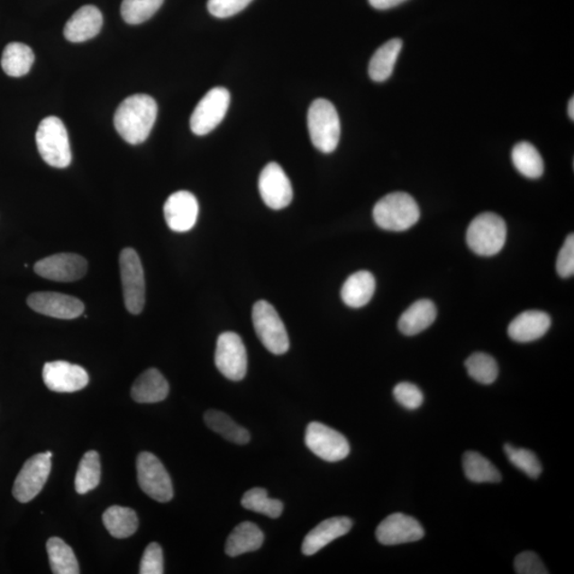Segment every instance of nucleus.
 Returning <instances> with one entry per match:
<instances>
[{
    "label": "nucleus",
    "mask_w": 574,
    "mask_h": 574,
    "mask_svg": "<svg viewBox=\"0 0 574 574\" xmlns=\"http://www.w3.org/2000/svg\"><path fill=\"white\" fill-rule=\"evenodd\" d=\"M51 470V458L46 453H39L28 459L15 478L14 498L22 503L31 502L42 491L49 480Z\"/></svg>",
    "instance_id": "f8f14e48"
},
{
    "label": "nucleus",
    "mask_w": 574,
    "mask_h": 574,
    "mask_svg": "<svg viewBox=\"0 0 574 574\" xmlns=\"http://www.w3.org/2000/svg\"><path fill=\"white\" fill-rule=\"evenodd\" d=\"M52 573L78 574L80 568L73 549L59 537H51L46 543Z\"/></svg>",
    "instance_id": "c85d7f7f"
},
{
    "label": "nucleus",
    "mask_w": 574,
    "mask_h": 574,
    "mask_svg": "<svg viewBox=\"0 0 574 574\" xmlns=\"http://www.w3.org/2000/svg\"><path fill=\"white\" fill-rule=\"evenodd\" d=\"M436 315V306L431 300H418L402 314L398 328L402 334L414 336L428 329L435 322Z\"/></svg>",
    "instance_id": "b1692460"
},
{
    "label": "nucleus",
    "mask_w": 574,
    "mask_h": 574,
    "mask_svg": "<svg viewBox=\"0 0 574 574\" xmlns=\"http://www.w3.org/2000/svg\"><path fill=\"white\" fill-rule=\"evenodd\" d=\"M164 0H123L121 14L130 25H139L157 14Z\"/></svg>",
    "instance_id": "c9c22d12"
},
{
    "label": "nucleus",
    "mask_w": 574,
    "mask_h": 574,
    "mask_svg": "<svg viewBox=\"0 0 574 574\" xmlns=\"http://www.w3.org/2000/svg\"><path fill=\"white\" fill-rule=\"evenodd\" d=\"M305 441L314 454L330 463L345 460L351 453V445L346 437L321 423L307 425Z\"/></svg>",
    "instance_id": "1a4fd4ad"
},
{
    "label": "nucleus",
    "mask_w": 574,
    "mask_h": 574,
    "mask_svg": "<svg viewBox=\"0 0 574 574\" xmlns=\"http://www.w3.org/2000/svg\"><path fill=\"white\" fill-rule=\"evenodd\" d=\"M102 476L99 454L94 450L87 451L81 459L76 473L75 488L77 493L85 495L96 488Z\"/></svg>",
    "instance_id": "473e14b6"
},
{
    "label": "nucleus",
    "mask_w": 574,
    "mask_h": 574,
    "mask_svg": "<svg viewBox=\"0 0 574 574\" xmlns=\"http://www.w3.org/2000/svg\"><path fill=\"white\" fill-rule=\"evenodd\" d=\"M33 62L34 53L26 44L14 42L5 46L2 57V68L8 76L19 78L27 75Z\"/></svg>",
    "instance_id": "cd10ccee"
},
{
    "label": "nucleus",
    "mask_w": 574,
    "mask_h": 574,
    "mask_svg": "<svg viewBox=\"0 0 574 574\" xmlns=\"http://www.w3.org/2000/svg\"><path fill=\"white\" fill-rule=\"evenodd\" d=\"M123 300L126 309L133 315L143 312L145 305V276L143 266L132 248H125L120 256Z\"/></svg>",
    "instance_id": "0eeeda50"
},
{
    "label": "nucleus",
    "mask_w": 574,
    "mask_h": 574,
    "mask_svg": "<svg viewBox=\"0 0 574 574\" xmlns=\"http://www.w3.org/2000/svg\"><path fill=\"white\" fill-rule=\"evenodd\" d=\"M43 380L47 388L52 392L75 393L84 389L90 378L81 366L65 360H56L45 364Z\"/></svg>",
    "instance_id": "2eb2a0df"
},
{
    "label": "nucleus",
    "mask_w": 574,
    "mask_h": 574,
    "mask_svg": "<svg viewBox=\"0 0 574 574\" xmlns=\"http://www.w3.org/2000/svg\"><path fill=\"white\" fill-rule=\"evenodd\" d=\"M352 520L347 517L323 520L305 537L303 553L307 556L316 554L330 542L346 535L352 529Z\"/></svg>",
    "instance_id": "aec40b11"
},
{
    "label": "nucleus",
    "mask_w": 574,
    "mask_h": 574,
    "mask_svg": "<svg viewBox=\"0 0 574 574\" xmlns=\"http://www.w3.org/2000/svg\"><path fill=\"white\" fill-rule=\"evenodd\" d=\"M47 455H49L50 458H52V453L50 451H47L45 452Z\"/></svg>",
    "instance_id": "a18cd8bd"
},
{
    "label": "nucleus",
    "mask_w": 574,
    "mask_h": 574,
    "mask_svg": "<svg viewBox=\"0 0 574 574\" xmlns=\"http://www.w3.org/2000/svg\"><path fill=\"white\" fill-rule=\"evenodd\" d=\"M35 274L56 282H74L82 279L87 271L84 257L75 253H58L34 264Z\"/></svg>",
    "instance_id": "ddd939ff"
},
{
    "label": "nucleus",
    "mask_w": 574,
    "mask_h": 574,
    "mask_svg": "<svg viewBox=\"0 0 574 574\" xmlns=\"http://www.w3.org/2000/svg\"><path fill=\"white\" fill-rule=\"evenodd\" d=\"M252 322L259 340L269 352L282 355L288 351L289 339L286 325L268 301L260 300L253 305Z\"/></svg>",
    "instance_id": "423d86ee"
},
{
    "label": "nucleus",
    "mask_w": 574,
    "mask_h": 574,
    "mask_svg": "<svg viewBox=\"0 0 574 574\" xmlns=\"http://www.w3.org/2000/svg\"><path fill=\"white\" fill-rule=\"evenodd\" d=\"M264 534L257 524L245 522L235 526L226 542V553L231 558L257 551L262 547Z\"/></svg>",
    "instance_id": "393cba45"
},
{
    "label": "nucleus",
    "mask_w": 574,
    "mask_h": 574,
    "mask_svg": "<svg viewBox=\"0 0 574 574\" xmlns=\"http://www.w3.org/2000/svg\"><path fill=\"white\" fill-rule=\"evenodd\" d=\"M556 270L561 278H570L574 274V236L568 235L564 246L560 251Z\"/></svg>",
    "instance_id": "79ce46f5"
},
{
    "label": "nucleus",
    "mask_w": 574,
    "mask_h": 574,
    "mask_svg": "<svg viewBox=\"0 0 574 574\" xmlns=\"http://www.w3.org/2000/svg\"><path fill=\"white\" fill-rule=\"evenodd\" d=\"M515 571L518 574H548L540 556L534 552L520 553L515 560Z\"/></svg>",
    "instance_id": "a19ab883"
},
{
    "label": "nucleus",
    "mask_w": 574,
    "mask_h": 574,
    "mask_svg": "<svg viewBox=\"0 0 574 574\" xmlns=\"http://www.w3.org/2000/svg\"><path fill=\"white\" fill-rule=\"evenodd\" d=\"M140 487L151 499L165 503L173 499V482L155 454L141 452L136 460Z\"/></svg>",
    "instance_id": "6e6552de"
},
{
    "label": "nucleus",
    "mask_w": 574,
    "mask_h": 574,
    "mask_svg": "<svg viewBox=\"0 0 574 574\" xmlns=\"http://www.w3.org/2000/svg\"><path fill=\"white\" fill-rule=\"evenodd\" d=\"M205 423L212 431L231 442L246 445L251 441L250 432L234 423L227 414L221 411L210 410L206 412Z\"/></svg>",
    "instance_id": "c756f323"
},
{
    "label": "nucleus",
    "mask_w": 574,
    "mask_h": 574,
    "mask_svg": "<svg viewBox=\"0 0 574 574\" xmlns=\"http://www.w3.org/2000/svg\"><path fill=\"white\" fill-rule=\"evenodd\" d=\"M369 2L372 8L377 10H388L397 7V5L406 2V0H369Z\"/></svg>",
    "instance_id": "37998d69"
},
{
    "label": "nucleus",
    "mask_w": 574,
    "mask_h": 574,
    "mask_svg": "<svg viewBox=\"0 0 574 574\" xmlns=\"http://www.w3.org/2000/svg\"><path fill=\"white\" fill-rule=\"evenodd\" d=\"M505 452L508 460L518 469L524 471L526 476L532 478H537L541 476L542 471L541 461L538 460L536 454L532 452L531 450L515 448L511 443H506Z\"/></svg>",
    "instance_id": "e433bc0d"
},
{
    "label": "nucleus",
    "mask_w": 574,
    "mask_h": 574,
    "mask_svg": "<svg viewBox=\"0 0 574 574\" xmlns=\"http://www.w3.org/2000/svg\"><path fill=\"white\" fill-rule=\"evenodd\" d=\"M199 205L197 198L187 191L171 194L164 205V216L168 226L175 232H187L197 222Z\"/></svg>",
    "instance_id": "a211bd4d"
},
{
    "label": "nucleus",
    "mask_w": 574,
    "mask_h": 574,
    "mask_svg": "<svg viewBox=\"0 0 574 574\" xmlns=\"http://www.w3.org/2000/svg\"><path fill=\"white\" fill-rule=\"evenodd\" d=\"M312 144L323 153L333 152L341 139V121L333 103L318 98L312 103L307 112Z\"/></svg>",
    "instance_id": "7ed1b4c3"
},
{
    "label": "nucleus",
    "mask_w": 574,
    "mask_h": 574,
    "mask_svg": "<svg viewBox=\"0 0 574 574\" xmlns=\"http://www.w3.org/2000/svg\"><path fill=\"white\" fill-rule=\"evenodd\" d=\"M464 472L469 481L475 483H499L501 473L496 466L475 451H467L463 457Z\"/></svg>",
    "instance_id": "2f4dec72"
},
{
    "label": "nucleus",
    "mask_w": 574,
    "mask_h": 574,
    "mask_svg": "<svg viewBox=\"0 0 574 574\" xmlns=\"http://www.w3.org/2000/svg\"><path fill=\"white\" fill-rule=\"evenodd\" d=\"M35 141L41 157L50 167L65 169L72 162L68 130L60 118H44L40 123Z\"/></svg>",
    "instance_id": "20e7f679"
},
{
    "label": "nucleus",
    "mask_w": 574,
    "mask_h": 574,
    "mask_svg": "<svg viewBox=\"0 0 574 574\" xmlns=\"http://www.w3.org/2000/svg\"><path fill=\"white\" fill-rule=\"evenodd\" d=\"M512 159L519 173L530 179H537L543 174L541 153L528 141H520L513 148Z\"/></svg>",
    "instance_id": "7c9ffc66"
},
{
    "label": "nucleus",
    "mask_w": 574,
    "mask_h": 574,
    "mask_svg": "<svg viewBox=\"0 0 574 574\" xmlns=\"http://www.w3.org/2000/svg\"><path fill=\"white\" fill-rule=\"evenodd\" d=\"M568 115H569L570 120H574V99L573 97L570 99L569 105H568Z\"/></svg>",
    "instance_id": "c03bdc74"
},
{
    "label": "nucleus",
    "mask_w": 574,
    "mask_h": 574,
    "mask_svg": "<svg viewBox=\"0 0 574 574\" xmlns=\"http://www.w3.org/2000/svg\"><path fill=\"white\" fill-rule=\"evenodd\" d=\"M27 304L42 315L59 319H75L85 312V305L78 298L55 292L33 293Z\"/></svg>",
    "instance_id": "dca6fc26"
},
{
    "label": "nucleus",
    "mask_w": 574,
    "mask_h": 574,
    "mask_svg": "<svg viewBox=\"0 0 574 574\" xmlns=\"http://www.w3.org/2000/svg\"><path fill=\"white\" fill-rule=\"evenodd\" d=\"M376 291V279L371 272L360 270L348 278L342 287V299L353 309L365 306Z\"/></svg>",
    "instance_id": "5701e85b"
},
{
    "label": "nucleus",
    "mask_w": 574,
    "mask_h": 574,
    "mask_svg": "<svg viewBox=\"0 0 574 574\" xmlns=\"http://www.w3.org/2000/svg\"><path fill=\"white\" fill-rule=\"evenodd\" d=\"M103 522L106 530L115 538L132 536L139 528L138 515L129 507H109L104 513Z\"/></svg>",
    "instance_id": "bb28decb"
},
{
    "label": "nucleus",
    "mask_w": 574,
    "mask_h": 574,
    "mask_svg": "<svg viewBox=\"0 0 574 574\" xmlns=\"http://www.w3.org/2000/svg\"><path fill=\"white\" fill-rule=\"evenodd\" d=\"M401 50L402 41L400 39H393L389 40L386 44H383L380 49L374 53L369 68L371 80L384 82L392 76Z\"/></svg>",
    "instance_id": "a878e982"
},
{
    "label": "nucleus",
    "mask_w": 574,
    "mask_h": 574,
    "mask_svg": "<svg viewBox=\"0 0 574 574\" xmlns=\"http://www.w3.org/2000/svg\"><path fill=\"white\" fill-rule=\"evenodd\" d=\"M252 0H209L208 10L217 19H227L240 14Z\"/></svg>",
    "instance_id": "ea45409f"
},
{
    "label": "nucleus",
    "mask_w": 574,
    "mask_h": 574,
    "mask_svg": "<svg viewBox=\"0 0 574 574\" xmlns=\"http://www.w3.org/2000/svg\"><path fill=\"white\" fill-rule=\"evenodd\" d=\"M465 366L473 380L485 384V386L493 384L499 375L498 364L493 357L487 353H473L466 360Z\"/></svg>",
    "instance_id": "f704fd0d"
},
{
    "label": "nucleus",
    "mask_w": 574,
    "mask_h": 574,
    "mask_svg": "<svg viewBox=\"0 0 574 574\" xmlns=\"http://www.w3.org/2000/svg\"><path fill=\"white\" fill-rule=\"evenodd\" d=\"M376 536L384 546L414 542L422 540L424 530L415 518L407 515L396 513L389 515L378 524Z\"/></svg>",
    "instance_id": "f3484780"
},
{
    "label": "nucleus",
    "mask_w": 574,
    "mask_h": 574,
    "mask_svg": "<svg viewBox=\"0 0 574 574\" xmlns=\"http://www.w3.org/2000/svg\"><path fill=\"white\" fill-rule=\"evenodd\" d=\"M551 327V317L542 311H525L508 325V336L515 342H531L542 339Z\"/></svg>",
    "instance_id": "412c9836"
},
{
    "label": "nucleus",
    "mask_w": 574,
    "mask_h": 574,
    "mask_svg": "<svg viewBox=\"0 0 574 574\" xmlns=\"http://www.w3.org/2000/svg\"><path fill=\"white\" fill-rule=\"evenodd\" d=\"M230 105L227 88H212L200 100L191 116V129L196 135H205L213 132L226 116Z\"/></svg>",
    "instance_id": "9d476101"
},
{
    "label": "nucleus",
    "mask_w": 574,
    "mask_h": 574,
    "mask_svg": "<svg viewBox=\"0 0 574 574\" xmlns=\"http://www.w3.org/2000/svg\"><path fill=\"white\" fill-rule=\"evenodd\" d=\"M372 215L381 229L402 232L418 223L420 211L411 195L395 192L378 201Z\"/></svg>",
    "instance_id": "f03ea898"
},
{
    "label": "nucleus",
    "mask_w": 574,
    "mask_h": 574,
    "mask_svg": "<svg viewBox=\"0 0 574 574\" xmlns=\"http://www.w3.org/2000/svg\"><path fill=\"white\" fill-rule=\"evenodd\" d=\"M141 574L164 573V558L161 546L157 542L148 544L140 565Z\"/></svg>",
    "instance_id": "58836bf2"
},
{
    "label": "nucleus",
    "mask_w": 574,
    "mask_h": 574,
    "mask_svg": "<svg viewBox=\"0 0 574 574\" xmlns=\"http://www.w3.org/2000/svg\"><path fill=\"white\" fill-rule=\"evenodd\" d=\"M169 386L167 378L156 369H147L136 378L132 396L138 404H157L167 399Z\"/></svg>",
    "instance_id": "4be33fe9"
},
{
    "label": "nucleus",
    "mask_w": 574,
    "mask_h": 574,
    "mask_svg": "<svg viewBox=\"0 0 574 574\" xmlns=\"http://www.w3.org/2000/svg\"><path fill=\"white\" fill-rule=\"evenodd\" d=\"M394 397L407 410H417L424 404V394L415 384L401 382L394 388Z\"/></svg>",
    "instance_id": "4c0bfd02"
},
{
    "label": "nucleus",
    "mask_w": 574,
    "mask_h": 574,
    "mask_svg": "<svg viewBox=\"0 0 574 574\" xmlns=\"http://www.w3.org/2000/svg\"><path fill=\"white\" fill-rule=\"evenodd\" d=\"M215 365L223 377L231 381H241L247 374V351L241 336L224 333L218 336Z\"/></svg>",
    "instance_id": "9b49d317"
},
{
    "label": "nucleus",
    "mask_w": 574,
    "mask_h": 574,
    "mask_svg": "<svg viewBox=\"0 0 574 574\" xmlns=\"http://www.w3.org/2000/svg\"><path fill=\"white\" fill-rule=\"evenodd\" d=\"M104 17L95 5H87L76 11L64 27V37L69 42L82 43L102 31Z\"/></svg>",
    "instance_id": "6ab92c4d"
},
{
    "label": "nucleus",
    "mask_w": 574,
    "mask_h": 574,
    "mask_svg": "<svg viewBox=\"0 0 574 574\" xmlns=\"http://www.w3.org/2000/svg\"><path fill=\"white\" fill-rule=\"evenodd\" d=\"M241 506L248 511L263 514L270 518L280 517L284 510L280 500L269 498L268 490L260 487L248 490L242 496Z\"/></svg>",
    "instance_id": "72a5a7b5"
},
{
    "label": "nucleus",
    "mask_w": 574,
    "mask_h": 574,
    "mask_svg": "<svg viewBox=\"0 0 574 574\" xmlns=\"http://www.w3.org/2000/svg\"><path fill=\"white\" fill-rule=\"evenodd\" d=\"M506 235V223L503 218L495 213L485 212L470 223L466 240L478 256L493 257L505 247Z\"/></svg>",
    "instance_id": "39448f33"
},
{
    "label": "nucleus",
    "mask_w": 574,
    "mask_h": 574,
    "mask_svg": "<svg viewBox=\"0 0 574 574\" xmlns=\"http://www.w3.org/2000/svg\"><path fill=\"white\" fill-rule=\"evenodd\" d=\"M259 189L265 205L272 210H282L292 203V183L278 163L271 162L263 169Z\"/></svg>",
    "instance_id": "4468645a"
},
{
    "label": "nucleus",
    "mask_w": 574,
    "mask_h": 574,
    "mask_svg": "<svg viewBox=\"0 0 574 574\" xmlns=\"http://www.w3.org/2000/svg\"><path fill=\"white\" fill-rule=\"evenodd\" d=\"M158 116L156 100L145 94L129 96L118 106L114 126L122 138L132 145L144 143Z\"/></svg>",
    "instance_id": "f257e3e1"
}]
</instances>
